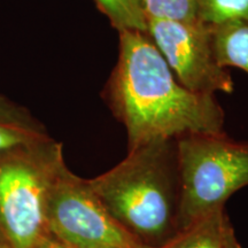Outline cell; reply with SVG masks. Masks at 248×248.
Masks as SVG:
<instances>
[{
	"label": "cell",
	"mask_w": 248,
	"mask_h": 248,
	"mask_svg": "<svg viewBox=\"0 0 248 248\" xmlns=\"http://www.w3.org/2000/svg\"><path fill=\"white\" fill-rule=\"evenodd\" d=\"M147 33L176 79L186 89L203 94L234 90L232 76L216 60L212 26L203 22L147 20Z\"/></svg>",
	"instance_id": "obj_6"
},
{
	"label": "cell",
	"mask_w": 248,
	"mask_h": 248,
	"mask_svg": "<svg viewBox=\"0 0 248 248\" xmlns=\"http://www.w3.org/2000/svg\"><path fill=\"white\" fill-rule=\"evenodd\" d=\"M0 248H11L9 246L7 240H6L4 233H2L1 229H0Z\"/></svg>",
	"instance_id": "obj_14"
},
{
	"label": "cell",
	"mask_w": 248,
	"mask_h": 248,
	"mask_svg": "<svg viewBox=\"0 0 248 248\" xmlns=\"http://www.w3.org/2000/svg\"><path fill=\"white\" fill-rule=\"evenodd\" d=\"M179 173V230L224 207L248 185V141L223 132L188 133L176 139Z\"/></svg>",
	"instance_id": "obj_4"
},
{
	"label": "cell",
	"mask_w": 248,
	"mask_h": 248,
	"mask_svg": "<svg viewBox=\"0 0 248 248\" xmlns=\"http://www.w3.org/2000/svg\"><path fill=\"white\" fill-rule=\"evenodd\" d=\"M119 33V59L104 98L126 130L129 150L188 133L224 131V110L215 95L183 86L147 32Z\"/></svg>",
	"instance_id": "obj_1"
},
{
	"label": "cell",
	"mask_w": 248,
	"mask_h": 248,
	"mask_svg": "<svg viewBox=\"0 0 248 248\" xmlns=\"http://www.w3.org/2000/svg\"><path fill=\"white\" fill-rule=\"evenodd\" d=\"M89 183L108 213L142 246H162L179 231L176 139L131 148L122 162Z\"/></svg>",
	"instance_id": "obj_2"
},
{
	"label": "cell",
	"mask_w": 248,
	"mask_h": 248,
	"mask_svg": "<svg viewBox=\"0 0 248 248\" xmlns=\"http://www.w3.org/2000/svg\"><path fill=\"white\" fill-rule=\"evenodd\" d=\"M48 136L29 109L0 93V152Z\"/></svg>",
	"instance_id": "obj_8"
},
{
	"label": "cell",
	"mask_w": 248,
	"mask_h": 248,
	"mask_svg": "<svg viewBox=\"0 0 248 248\" xmlns=\"http://www.w3.org/2000/svg\"><path fill=\"white\" fill-rule=\"evenodd\" d=\"M94 2L119 32L125 30L147 32V21L140 0H94Z\"/></svg>",
	"instance_id": "obj_10"
},
{
	"label": "cell",
	"mask_w": 248,
	"mask_h": 248,
	"mask_svg": "<svg viewBox=\"0 0 248 248\" xmlns=\"http://www.w3.org/2000/svg\"><path fill=\"white\" fill-rule=\"evenodd\" d=\"M35 248H69L66 245H63L60 241L55 239L52 235L47 234Z\"/></svg>",
	"instance_id": "obj_13"
},
{
	"label": "cell",
	"mask_w": 248,
	"mask_h": 248,
	"mask_svg": "<svg viewBox=\"0 0 248 248\" xmlns=\"http://www.w3.org/2000/svg\"><path fill=\"white\" fill-rule=\"evenodd\" d=\"M157 248H241L224 207L217 208L182 228Z\"/></svg>",
	"instance_id": "obj_7"
},
{
	"label": "cell",
	"mask_w": 248,
	"mask_h": 248,
	"mask_svg": "<svg viewBox=\"0 0 248 248\" xmlns=\"http://www.w3.org/2000/svg\"><path fill=\"white\" fill-rule=\"evenodd\" d=\"M147 20L201 22L197 0H140Z\"/></svg>",
	"instance_id": "obj_11"
},
{
	"label": "cell",
	"mask_w": 248,
	"mask_h": 248,
	"mask_svg": "<svg viewBox=\"0 0 248 248\" xmlns=\"http://www.w3.org/2000/svg\"><path fill=\"white\" fill-rule=\"evenodd\" d=\"M213 47L222 67H234L248 74V21H230L212 26Z\"/></svg>",
	"instance_id": "obj_9"
},
{
	"label": "cell",
	"mask_w": 248,
	"mask_h": 248,
	"mask_svg": "<svg viewBox=\"0 0 248 248\" xmlns=\"http://www.w3.org/2000/svg\"><path fill=\"white\" fill-rule=\"evenodd\" d=\"M201 22L217 26L230 21H248V0H197Z\"/></svg>",
	"instance_id": "obj_12"
},
{
	"label": "cell",
	"mask_w": 248,
	"mask_h": 248,
	"mask_svg": "<svg viewBox=\"0 0 248 248\" xmlns=\"http://www.w3.org/2000/svg\"><path fill=\"white\" fill-rule=\"evenodd\" d=\"M64 164L49 135L0 152V229L11 248H35L48 234V193Z\"/></svg>",
	"instance_id": "obj_3"
},
{
	"label": "cell",
	"mask_w": 248,
	"mask_h": 248,
	"mask_svg": "<svg viewBox=\"0 0 248 248\" xmlns=\"http://www.w3.org/2000/svg\"><path fill=\"white\" fill-rule=\"evenodd\" d=\"M49 235L69 248H146L108 213L89 179L60 169L46 204Z\"/></svg>",
	"instance_id": "obj_5"
}]
</instances>
